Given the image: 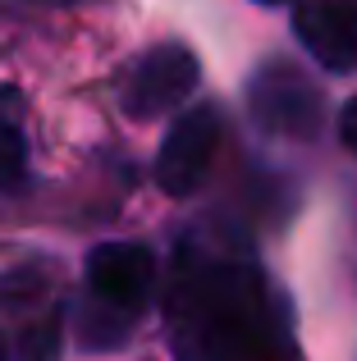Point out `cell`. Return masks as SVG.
Segmentation results:
<instances>
[{
  "instance_id": "obj_1",
  "label": "cell",
  "mask_w": 357,
  "mask_h": 361,
  "mask_svg": "<svg viewBox=\"0 0 357 361\" xmlns=\"http://www.w3.org/2000/svg\"><path fill=\"white\" fill-rule=\"evenodd\" d=\"M170 325L178 361H275L284 353L275 302L248 265H178Z\"/></svg>"
},
{
  "instance_id": "obj_2",
  "label": "cell",
  "mask_w": 357,
  "mask_h": 361,
  "mask_svg": "<svg viewBox=\"0 0 357 361\" xmlns=\"http://www.w3.org/2000/svg\"><path fill=\"white\" fill-rule=\"evenodd\" d=\"M87 302L92 311L83 316V343L110 348L106 329H124L138 311L147 307L156 288V256L143 243H101L87 252Z\"/></svg>"
},
{
  "instance_id": "obj_3",
  "label": "cell",
  "mask_w": 357,
  "mask_h": 361,
  "mask_svg": "<svg viewBox=\"0 0 357 361\" xmlns=\"http://www.w3.org/2000/svg\"><path fill=\"white\" fill-rule=\"evenodd\" d=\"M197 78H202L197 55L188 51L183 42H161L128 69L119 106L133 119H161V115H170L174 106H183L188 92L197 87Z\"/></svg>"
},
{
  "instance_id": "obj_4",
  "label": "cell",
  "mask_w": 357,
  "mask_h": 361,
  "mask_svg": "<svg viewBox=\"0 0 357 361\" xmlns=\"http://www.w3.org/2000/svg\"><path fill=\"white\" fill-rule=\"evenodd\" d=\"M248 106L252 119L266 133H279V137H316L321 133V92L303 78V69H294L289 60L261 64L257 78L248 87Z\"/></svg>"
},
{
  "instance_id": "obj_5",
  "label": "cell",
  "mask_w": 357,
  "mask_h": 361,
  "mask_svg": "<svg viewBox=\"0 0 357 361\" xmlns=\"http://www.w3.org/2000/svg\"><path fill=\"white\" fill-rule=\"evenodd\" d=\"M220 147V115L215 106H193L183 110L170 133L161 142V156H156V183L170 197H188L202 188L206 169H211V156Z\"/></svg>"
},
{
  "instance_id": "obj_6",
  "label": "cell",
  "mask_w": 357,
  "mask_h": 361,
  "mask_svg": "<svg viewBox=\"0 0 357 361\" xmlns=\"http://www.w3.org/2000/svg\"><path fill=\"white\" fill-rule=\"evenodd\" d=\"M294 32L325 69H357V5H344V0L298 5Z\"/></svg>"
},
{
  "instance_id": "obj_7",
  "label": "cell",
  "mask_w": 357,
  "mask_h": 361,
  "mask_svg": "<svg viewBox=\"0 0 357 361\" xmlns=\"http://www.w3.org/2000/svg\"><path fill=\"white\" fill-rule=\"evenodd\" d=\"M28 178V137L18 123V97L0 92V192H14Z\"/></svg>"
},
{
  "instance_id": "obj_8",
  "label": "cell",
  "mask_w": 357,
  "mask_h": 361,
  "mask_svg": "<svg viewBox=\"0 0 357 361\" xmlns=\"http://www.w3.org/2000/svg\"><path fill=\"white\" fill-rule=\"evenodd\" d=\"M14 361H60V320H42L32 325L23 338H18V353Z\"/></svg>"
},
{
  "instance_id": "obj_9",
  "label": "cell",
  "mask_w": 357,
  "mask_h": 361,
  "mask_svg": "<svg viewBox=\"0 0 357 361\" xmlns=\"http://www.w3.org/2000/svg\"><path fill=\"white\" fill-rule=\"evenodd\" d=\"M339 137H344L349 151H357V97L344 106V115H339Z\"/></svg>"
},
{
  "instance_id": "obj_10",
  "label": "cell",
  "mask_w": 357,
  "mask_h": 361,
  "mask_svg": "<svg viewBox=\"0 0 357 361\" xmlns=\"http://www.w3.org/2000/svg\"><path fill=\"white\" fill-rule=\"evenodd\" d=\"M0 361H9V343H5V334H0Z\"/></svg>"
},
{
  "instance_id": "obj_11",
  "label": "cell",
  "mask_w": 357,
  "mask_h": 361,
  "mask_svg": "<svg viewBox=\"0 0 357 361\" xmlns=\"http://www.w3.org/2000/svg\"><path fill=\"white\" fill-rule=\"evenodd\" d=\"M261 5H279V0H261Z\"/></svg>"
}]
</instances>
